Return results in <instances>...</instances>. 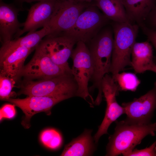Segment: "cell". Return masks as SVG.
Listing matches in <instances>:
<instances>
[{
    "mask_svg": "<svg viewBox=\"0 0 156 156\" xmlns=\"http://www.w3.org/2000/svg\"><path fill=\"white\" fill-rule=\"evenodd\" d=\"M16 82L6 76L0 75V98L1 100L10 97L11 91Z\"/></svg>",
    "mask_w": 156,
    "mask_h": 156,
    "instance_id": "603a6c76",
    "label": "cell"
},
{
    "mask_svg": "<svg viewBox=\"0 0 156 156\" xmlns=\"http://www.w3.org/2000/svg\"><path fill=\"white\" fill-rule=\"evenodd\" d=\"M142 25L151 30L156 31V7L151 11Z\"/></svg>",
    "mask_w": 156,
    "mask_h": 156,
    "instance_id": "484cf974",
    "label": "cell"
},
{
    "mask_svg": "<svg viewBox=\"0 0 156 156\" xmlns=\"http://www.w3.org/2000/svg\"><path fill=\"white\" fill-rule=\"evenodd\" d=\"M77 42L72 38L63 35L46 36L37 46L55 64L66 68L69 67L68 60L70 57L73 47Z\"/></svg>",
    "mask_w": 156,
    "mask_h": 156,
    "instance_id": "7c38bea8",
    "label": "cell"
},
{
    "mask_svg": "<svg viewBox=\"0 0 156 156\" xmlns=\"http://www.w3.org/2000/svg\"><path fill=\"white\" fill-rule=\"evenodd\" d=\"M74 96H75L73 94H66L51 96H27L23 99L10 97L4 101L11 103L22 110L25 117L21 124L25 128L28 129L30 126V119L34 114L44 112L49 115L51 114V110L54 105Z\"/></svg>",
    "mask_w": 156,
    "mask_h": 156,
    "instance_id": "9c48e42d",
    "label": "cell"
},
{
    "mask_svg": "<svg viewBox=\"0 0 156 156\" xmlns=\"http://www.w3.org/2000/svg\"><path fill=\"white\" fill-rule=\"evenodd\" d=\"M102 88L107 105L104 119L94 136L95 143H98L103 135L108 133L107 130L111 124L125 114L124 107L120 105L116 101V96L120 90L112 76L108 74L104 76L102 80Z\"/></svg>",
    "mask_w": 156,
    "mask_h": 156,
    "instance_id": "30bf717a",
    "label": "cell"
},
{
    "mask_svg": "<svg viewBox=\"0 0 156 156\" xmlns=\"http://www.w3.org/2000/svg\"></svg>",
    "mask_w": 156,
    "mask_h": 156,
    "instance_id": "1f68e13d",
    "label": "cell"
},
{
    "mask_svg": "<svg viewBox=\"0 0 156 156\" xmlns=\"http://www.w3.org/2000/svg\"><path fill=\"white\" fill-rule=\"evenodd\" d=\"M35 49L33 57L23 68L21 73L23 80L45 79L67 73L72 74L71 68L55 64L37 46Z\"/></svg>",
    "mask_w": 156,
    "mask_h": 156,
    "instance_id": "ba28073f",
    "label": "cell"
},
{
    "mask_svg": "<svg viewBox=\"0 0 156 156\" xmlns=\"http://www.w3.org/2000/svg\"><path fill=\"white\" fill-rule=\"evenodd\" d=\"M26 47L17 48L0 57V75L20 82L25 61L34 49Z\"/></svg>",
    "mask_w": 156,
    "mask_h": 156,
    "instance_id": "5bb4252c",
    "label": "cell"
},
{
    "mask_svg": "<svg viewBox=\"0 0 156 156\" xmlns=\"http://www.w3.org/2000/svg\"><path fill=\"white\" fill-rule=\"evenodd\" d=\"M57 0H45L33 5L29 10L23 29L15 35L16 38L27 32L31 33L40 27H45L53 12Z\"/></svg>",
    "mask_w": 156,
    "mask_h": 156,
    "instance_id": "4fadbf2b",
    "label": "cell"
},
{
    "mask_svg": "<svg viewBox=\"0 0 156 156\" xmlns=\"http://www.w3.org/2000/svg\"><path fill=\"white\" fill-rule=\"evenodd\" d=\"M125 156H156V141L150 146L141 149H134Z\"/></svg>",
    "mask_w": 156,
    "mask_h": 156,
    "instance_id": "cb8c5ba5",
    "label": "cell"
},
{
    "mask_svg": "<svg viewBox=\"0 0 156 156\" xmlns=\"http://www.w3.org/2000/svg\"><path fill=\"white\" fill-rule=\"evenodd\" d=\"M149 70L153 72L156 73V63H155L151 67Z\"/></svg>",
    "mask_w": 156,
    "mask_h": 156,
    "instance_id": "f1b7e54d",
    "label": "cell"
},
{
    "mask_svg": "<svg viewBox=\"0 0 156 156\" xmlns=\"http://www.w3.org/2000/svg\"><path fill=\"white\" fill-rule=\"evenodd\" d=\"M98 9L95 4L88 5L79 16L73 26L60 35L69 36L77 42L88 43L109 21Z\"/></svg>",
    "mask_w": 156,
    "mask_h": 156,
    "instance_id": "5b68a950",
    "label": "cell"
},
{
    "mask_svg": "<svg viewBox=\"0 0 156 156\" xmlns=\"http://www.w3.org/2000/svg\"><path fill=\"white\" fill-rule=\"evenodd\" d=\"M20 10L13 6L0 1V40L2 44L13 39L23 26L18 18Z\"/></svg>",
    "mask_w": 156,
    "mask_h": 156,
    "instance_id": "9a60e30c",
    "label": "cell"
},
{
    "mask_svg": "<svg viewBox=\"0 0 156 156\" xmlns=\"http://www.w3.org/2000/svg\"><path fill=\"white\" fill-rule=\"evenodd\" d=\"M15 106L14 104H6L4 105L0 110V120L6 118H13L16 114Z\"/></svg>",
    "mask_w": 156,
    "mask_h": 156,
    "instance_id": "d4e9b609",
    "label": "cell"
},
{
    "mask_svg": "<svg viewBox=\"0 0 156 156\" xmlns=\"http://www.w3.org/2000/svg\"><path fill=\"white\" fill-rule=\"evenodd\" d=\"M40 139L45 146L51 149L58 148L62 142L60 134L53 129H48L43 131L40 135Z\"/></svg>",
    "mask_w": 156,
    "mask_h": 156,
    "instance_id": "7402d4cb",
    "label": "cell"
},
{
    "mask_svg": "<svg viewBox=\"0 0 156 156\" xmlns=\"http://www.w3.org/2000/svg\"><path fill=\"white\" fill-rule=\"evenodd\" d=\"M18 94L28 96H51L70 94L76 96L77 84L72 73H67L51 78L20 81Z\"/></svg>",
    "mask_w": 156,
    "mask_h": 156,
    "instance_id": "277c9868",
    "label": "cell"
},
{
    "mask_svg": "<svg viewBox=\"0 0 156 156\" xmlns=\"http://www.w3.org/2000/svg\"><path fill=\"white\" fill-rule=\"evenodd\" d=\"M114 44L109 72L113 75L132 66V49L139 27L135 23L114 22Z\"/></svg>",
    "mask_w": 156,
    "mask_h": 156,
    "instance_id": "3957f363",
    "label": "cell"
},
{
    "mask_svg": "<svg viewBox=\"0 0 156 156\" xmlns=\"http://www.w3.org/2000/svg\"><path fill=\"white\" fill-rule=\"evenodd\" d=\"M144 33L147 37L148 41L150 42L156 51V31L151 30L143 25H142L139 26ZM154 61L156 63V56L154 57Z\"/></svg>",
    "mask_w": 156,
    "mask_h": 156,
    "instance_id": "4316f807",
    "label": "cell"
},
{
    "mask_svg": "<svg viewBox=\"0 0 156 156\" xmlns=\"http://www.w3.org/2000/svg\"><path fill=\"white\" fill-rule=\"evenodd\" d=\"M70 57L73 62L72 74L78 86L76 96L86 100L89 97L94 103L88 86L93 73V68L90 51L86 44L81 41L77 42Z\"/></svg>",
    "mask_w": 156,
    "mask_h": 156,
    "instance_id": "8992f818",
    "label": "cell"
},
{
    "mask_svg": "<svg viewBox=\"0 0 156 156\" xmlns=\"http://www.w3.org/2000/svg\"><path fill=\"white\" fill-rule=\"evenodd\" d=\"M112 76L120 91H135L141 83L135 74L131 73H118Z\"/></svg>",
    "mask_w": 156,
    "mask_h": 156,
    "instance_id": "44dd1931",
    "label": "cell"
},
{
    "mask_svg": "<svg viewBox=\"0 0 156 156\" xmlns=\"http://www.w3.org/2000/svg\"><path fill=\"white\" fill-rule=\"evenodd\" d=\"M113 32L109 28H105L87 43L94 70L90 80L92 84L89 90L98 89V93L94 102L98 105L102 99V79L110 71L114 44Z\"/></svg>",
    "mask_w": 156,
    "mask_h": 156,
    "instance_id": "6da1fadb",
    "label": "cell"
},
{
    "mask_svg": "<svg viewBox=\"0 0 156 156\" xmlns=\"http://www.w3.org/2000/svg\"><path fill=\"white\" fill-rule=\"evenodd\" d=\"M22 2H26L28 3H30L33 2L35 1H40L45 0H19Z\"/></svg>",
    "mask_w": 156,
    "mask_h": 156,
    "instance_id": "83f0119b",
    "label": "cell"
},
{
    "mask_svg": "<svg viewBox=\"0 0 156 156\" xmlns=\"http://www.w3.org/2000/svg\"><path fill=\"white\" fill-rule=\"evenodd\" d=\"M116 122L114 132L109 138L106 156H124L134 149L146 136H155L156 131V122L142 124L125 120Z\"/></svg>",
    "mask_w": 156,
    "mask_h": 156,
    "instance_id": "7a4b0ae2",
    "label": "cell"
},
{
    "mask_svg": "<svg viewBox=\"0 0 156 156\" xmlns=\"http://www.w3.org/2000/svg\"><path fill=\"white\" fill-rule=\"evenodd\" d=\"M71 1L73 2H78L77 1V0H68Z\"/></svg>",
    "mask_w": 156,
    "mask_h": 156,
    "instance_id": "4dcf8cb0",
    "label": "cell"
},
{
    "mask_svg": "<svg viewBox=\"0 0 156 156\" xmlns=\"http://www.w3.org/2000/svg\"><path fill=\"white\" fill-rule=\"evenodd\" d=\"M49 34L47 27L40 30L28 33L25 36L15 38L2 44L0 49V57L19 47L35 49L42 39Z\"/></svg>",
    "mask_w": 156,
    "mask_h": 156,
    "instance_id": "ac0fdd59",
    "label": "cell"
},
{
    "mask_svg": "<svg viewBox=\"0 0 156 156\" xmlns=\"http://www.w3.org/2000/svg\"><path fill=\"white\" fill-rule=\"evenodd\" d=\"M88 5L86 2L57 0L52 16L45 27L49 29L48 35H59L69 30Z\"/></svg>",
    "mask_w": 156,
    "mask_h": 156,
    "instance_id": "52a82bcc",
    "label": "cell"
},
{
    "mask_svg": "<svg viewBox=\"0 0 156 156\" xmlns=\"http://www.w3.org/2000/svg\"><path fill=\"white\" fill-rule=\"evenodd\" d=\"M95 1V5L109 20L116 22L132 23L127 15L122 0Z\"/></svg>",
    "mask_w": 156,
    "mask_h": 156,
    "instance_id": "ffe728a7",
    "label": "cell"
},
{
    "mask_svg": "<svg viewBox=\"0 0 156 156\" xmlns=\"http://www.w3.org/2000/svg\"><path fill=\"white\" fill-rule=\"evenodd\" d=\"M92 131L85 130L80 136L66 145L61 155L64 156H89L95 149L91 134Z\"/></svg>",
    "mask_w": 156,
    "mask_h": 156,
    "instance_id": "d6986e66",
    "label": "cell"
},
{
    "mask_svg": "<svg viewBox=\"0 0 156 156\" xmlns=\"http://www.w3.org/2000/svg\"><path fill=\"white\" fill-rule=\"evenodd\" d=\"M131 23L143 24L151 11L156 7V0H122Z\"/></svg>",
    "mask_w": 156,
    "mask_h": 156,
    "instance_id": "e0dca14e",
    "label": "cell"
},
{
    "mask_svg": "<svg viewBox=\"0 0 156 156\" xmlns=\"http://www.w3.org/2000/svg\"><path fill=\"white\" fill-rule=\"evenodd\" d=\"M96 0H77L78 2H90L92 1H96Z\"/></svg>",
    "mask_w": 156,
    "mask_h": 156,
    "instance_id": "f546056e",
    "label": "cell"
},
{
    "mask_svg": "<svg viewBox=\"0 0 156 156\" xmlns=\"http://www.w3.org/2000/svg\"><path fill=\"white\" fill-rule=\"evenodd\" d=\"M131 65L135 72L142 73L149 70L155 64L152 44L146 41L135 42L131 54Z\"/></svg>",
    "mask_w": 156,
    "mask_h": 156,
    "instance_id": "2e32d148",
    "label": "cell"
},
{
    "mask_svg": "<svg viewBox=\"0 0 156 156\" xmlns=\"http://www.w3.org/2000/svg\"><path fill=\"white\" fill-rule=\"evenodd\" d=\"M127 118L131 123L146 124L151 122L156 109V81L153 88L145 94L130 102L122 103Z\"/></svg>",
    "mask_w": 156,
    "mask_h": 156,
    "instance_id": "8fae6325",
    "label": "cell"
}]
</instances>
